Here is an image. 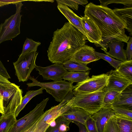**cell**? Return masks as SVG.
Listing matches in <instances>:
<instances>
[{
  "label": "cell",
  "instance_id": "40",
  "mask_svg": "<svg viewBox=\"0 0 132 132\" xmlns=\"http://www.w3.org/2000/svg\"><path fill=\"white\" fill-rule=\"evenodd\" d=\"M11 83L8 79L5 78L0 74V84L8 85L11 84Z\"/></svg>",
  "mask_w": 132,
  "mask_h": 132
},
{
  "label": "cell",
  "instance_id": "23",
  "mask_svg": "<svg viewBox=\"0 0 132 132\" xmlns=\"http://www.w3.org/2000/svg\"><path fill=\"white\" fill-rule=\"evenodd\" d=\"M114 117L118 127V132H132V119L115 113Z\"/></svg>",
  "mask_w": 132,
  "mask_h": 132
},
{
  "label": "cell",
  "instance_id": "16",
  "mask_svg": "<svg viewBox=\"0 0 132 132\" xmlns=\"http://www.w3.org/2000/svg\"><path fill=\"white\" fill-rule=\"evenodd\" d=\"M111 108H102L91 116L94 121L98 132H103L104 127L108 120L115 115Z\"/></svg>",
  "mask_w": 132,
  "mask_h": 132
},
{
  "label": "cell",
  "instance_id": "10",
  "mask_svg": "<svg viewBox=\"0 0 132 132\" xmlns=\"http://www.w3.org/2000/svg\"><path fill=\"white\" fill-rule=\"evenodd\" d=\"M109 77L107 73L93 75L91 78L75 86L73 90V95L93 93L102 90L106 85Z\"/></svg>",
  "mask_w": 132,
  "mask_h": 132
},
{
  "label": "cell",
  "instance_id": "9",
  "mask_svg": "<svg viewBox=\"0 0 132 132\" xmlns=\"http://www.w3.org/2000/svg\"><path fill=\"white\" fill-rule=\"evenodd\" d=\"M38 54L36 51L20 55L17 61L13 63L19 82L26 81L29 79L31 72L36 66L35 62Z\"/></svg>",
  "mask_w": 132,
  "mask_h": 132
},
{
  "label": "cell",
  "instance_id": "17",
  "mask_svg": "<svg viewBox=\"0 0 132 132\" xmlns=\"http://www.w3.org/2000/svg\"><path fill=\"white\" fill-rule=\"evenodd\" d=\"M124 42L114 40L109 42L108 46L109 51H104L106 55L117 60L124 62L127 60L126 50L123 49Z\"/></svg>",
  "mask_w": 132,
  "mask_h": 132
},
{
  "label": "cell",
  "instance_id": "31",
  "mask_svg": "<svg viewBox=\"0 0 132 132\" xmlns=\"http://www.w3.org/2000/svg\"><path fill=\"white\" fill-rule=\"evenodd\" d=\"M114 116L107 121L103 132H118V125Z\"/></svg>",
  "mask_w": 132,
  "mask_h": 132
},
{
  "label": "cell",
  "instance_id": "43",
  "mask_svg": "<svg viewBox=\"0 0 132 132\" xmlns=\"http://www.w3.org/2000/svg\"></svg>",
  "mask_w": 132,
  "mask_h": 132
},
{
  "label": "cell",
  "instance_id": "20",
  "mask_svg": "<svg viewBox=\"0 0 132 132\" xmlns=\"http://www.w3.org/2000/svg\"><path fill=\"white\" fill-rule=\"evenodd\" d=\"M113 12L123 22L125 29L132 35V7L116 8L113 10Z\"/></svg>",
  "mask_w": 132,
  "mask_h": 132
},
{
  "label": "cell",
  "instance_id": "7",
  "mask_svg": "<svg viewBox=\"0 0 132 132\" xmlns=\"http://www.w3.org/2000/svg\"><path fill=\"white\" fill-rule=\"evenodd\" d=\"M49 100V98L44 99L28 113L17 120L9 132H26L29 130L42 116Z\"/></svg>",
  "mask_w": 132,
  "mask_h": 132
},
{
  "label": "cell",
  "instance_id": "11",
  "mask_svg": "<svg viewBox=\"0 0 132 132\" xmlns=\"http://www.w3.org/2000/svg\"><path fill=\"white\" fill-rule=\"evenodd\" d=\"M35 68L44 80H51L54 81L62 80L68 71L62 64L59 63H54L45 67L36 65Z\"/></svg>",
  "mask_w": 132,
  "mask_h": 132
},
{
  "label": "cell",
  "instance_id": "19",
  "mask_svg": "<svg viewBox=\"0 0 132 132\" xmlns=\"http://www.w3.org/2000/svg\"><path fill=\"white\" fill-rule=\"evenodd\" d=\"M112 106L132 110V84L129 85L119 94Z\"/></svg>",
  "mask_w": 132,
  "mask_h": 132
},
{
  "label": "cell",
  "instance_id": "27",
  "mask_svg": "<svg viewBox=\"0 0 132 132\" xmlns=\"http://www.w3.org/2000/svg\"><path fill=\"white\" fill-rule=\"evenodd\" d=\"M62 64L65 69L69 71H87L91 69L87 65L79 63L71 59Z\"/></svg>",
  "mask_w": 132,
  "mask_h": 132
},
{
  "label": "cell",
  "instance_id": "14",
  "mask_svg": "<svg viewBox=\"0 0 132 132\" xmlns=\"http://www.w3.org/2000/svg\"><path fill=\"white\" fill-rule=\"evenodd\" d=\"M95 49L85 45L77 51L70 59L79 63L87 65L93 62L100 59L95 54Z\"/></svg>",
  "mask_w": 132,
  "mask_h": 132
},
{
  "label": "cell",
  "instance_id": "28",
  "mask_svg": "<svg viewBox=\"0 0 132 132\" xmlns=\"http://www.w3.org/2000/svg\"><path fill=\"white\" fill-rule=\"evenodd\" d=\"M120 93L113 90L106 92L103 98L102 108H111L112 104Z\"/></svg>",
  "mask_w": 132,
  "mask_h": 132
},
{
  "label": "cell",
  "instance_id": "8",
  "mask_svg": "<svg viewBox=\"0 0 132 132\" xmlns=\"http://www.w3.org/2000/svg\"><path fill=\"white\" fill-rule=\"evenodd\" d=\"M0 90L3 97L4 114L15 113L22 102V89L20 86L12 83L9 85L1 86Z\"/></svg>",
  "mask_w": 132,
  "mask_h": 132
},
{
  "label": "cell",
  "instance_id": "22",
  "mask_svg": "<svg viewBox=\"0 0 132 132\" xmlns=\"http://www.w3.org/2000/svg\"><path fill=\"white\" fill-rule=\"evenodd\" d=\"M16 120L14 113L2 114L0 117V132H9Z\"/></svg>",
  "mask_w": 132,
  "mask_h": 132
},
{
  "label": "cell",
  "instance_id": "34",
  "mask_svg": "<svg viewBox=\"0 0 132 132\" xmlns=\"http://www.w3.org/2000/svg\"><path fill=\"white\" fill-rule=\"evenodd\" d=\"M85 126L87 132H98L95 122L91 118V116L87 120Z\"/></svg>",
  "mask_w": 132,
  "mask_h": 132
},
{
  "label": "cell",
  "instance_id": "32",
  "mask_svg": "<svg viewBox=\"0 0 132 132\" xmlns=\"http://www.w3.org/2000/svg\"><path fill=\"white\" fill-rule=\"evenodd\" d=\"M100 5L107 7L109 4L112 3L121 4L124 5L125 7H132V0H99Z\"/></svg>",
  "mask_w": 132,
  "mask_h": 132
},
{
  "label": "cell",
  "instance_id": "3",
  "mask_svg": "<svg viewBox=\"0 0 132 132\" xmlns=\"http://www.w3.org/2000/svg\"><path fill=\"white\" fill-rule=\"evenodd\" d=\"M74 95L70 92L58 105L44 112L38 121L26 132H45L51 124L72 106Z\"/></svg>",
  "mask_w": 132,
  "mask_h": 132
},
{
  "label": "cell",
  "instance_id": "42",
  "mask_svg": "<svg viewBox=\"0 0 132 132\" xmlns=\"http://www.w3.org/2000/svg\"><path fill=\"white\" fill-rule=\"evenodd\" d=\"M73 1L79 5H85L88 3L87 0H73Z\"/></svg>",
  "mask_w": 132,
  "mask_h": 132
},
{
  "label": "cell",
  "instance_id": "41",
  "mask_svg": "<svg viewBox=\"0 0 132 132\" xmlns=\"http://www.w3.org/2000/svg\"><path fill=\"white\" fill-rule=\"evenodd\" d=\"M0 113L4 114V109L3 106V97L0 90Z\"/></svg>",
  "mask_w": 132,
  "mask_h": 132
},
{
  "label": "cell",
  "instance_id": "24",
  "mask_svg": "<svg viewBox=\"0 0 132 132\" xmlns=\"http://www.w3.org/2000/svg\"><path fill=\"white\" fill-rule=\"evenodd\" d=\"M54 126H50L45 132H67L69 130V125L71 121L64 119L61 116L55 120Z\"/></svg>",
  "mask_w": 132,
  "mask_h": 132
},
{
  "label": "cell",
  "instance_id": "30",
  "mask_svg": "<svg viewBox=\"0 0 132 132\" xmlns=\"http://www.w3.org/2000/svg\"><path fill=\"white\" fill-rule=\"evenodd\" d=\"M95 54L100 59H102L108 62L116 70L118 68L123 62L116 60L106 54L97 52H95Z\"/></svg>",
  "mask_w": 132,
  "mask_h": 132
},
{
  "label": "cell",
  "instance_id": "21",
  "mask_svg": "<svg viewBox=\"0 0 132 132\" xmlns=\"http://www.w3.org/2000/svg\"><path fill=\"white\" fill-rule=\"evenodd\" d=\"M89 71H68L63 79L71 82L81 83L90 78Z\"/></svg>",
  "mask_w": 132,
  "mask_h": 132
},
{
  "label": "cell",
  "instance_id": "18",
  "mask_svg": "<svg viewBox=\"0 0 132 132\" xmlns=\"http://www.w3.org/2000/svg\"><path fill=\"white\" fill-rule=\"evenodd\" d=\"M57 7L69 22L86 36L82 25L81 18L78 16L65 5L58 4Z\"/></svg>",
  "mask_w": 132,
  "mask_h": 132
},
{
  "label": "cell",
  "instance_id": "6",
  "mask_svg": "<svg viewBox=\"0 0 132 132\" xmlns=\"http://www.w3.org/2000/svg\"><path fill=\"white\" fill-rule=\"evenodd\" d=\"M22 1L15 3V14L6 19L0 24V44L6 41L12 40L20 33V26L22 15L20 13L23 5Z\"/></svg>",
  "mask_w": 132,
  "mask_h": 132
},
{
  "label": "cell",
  "instance_id": "15",
  "mask_svg": "<svg viewBox=\"0 0 132 132\" xmlns=\"http://www.w3.org/2000/svg\"><path fill=\"white\" fill-rule=\"evenodd\" d=\"M90 116L81 108L72 106L61 116L66 120L78 122L85 126L87 120Z\"/></svg>",
  "mask_w": 132,
  "mask_h": 132
},
{
  "label": "cell",
  "instance_id": "12",
  "mask_svg": "<svg viewBox=\"0 0 132 132\" xmlns=\"http://www.w3.org/2000/svg\"><path fill=\"white\" fill-rule=\"evenodd\" d=\"M107 73L109 77L107 85L104 88L105 92L113 90L121 93L129 85L132 84L116 69L111 70Z\"/></svg>",
  "mask_w": 132,
  "mask_h": 132
},
{
  "label": "cell",
  "instance_id": "38",
  "mask_svg": "<svg viewBox=\"0 0 132 132\" xmlns=\"http://www.w3.org/2000/svg\"><path fill=\"white\" fill-rule=\"evenodd\" d=\"M23 0H0V7L9 4H15Z\"/></svg>",
  "mask_w": 132,
  "mask_h": 132
},
{
  "label": "cell",
  "instance_id": "33",
  "mask_svg": "<svg viewBox=\"0 0 132 132\" xmlns=\"http://www.w3.org/2000/svg\"><path fill=\"white\" fill-rule=\"evenodd\" d=\"M115 113L128 117L132 119V110L119 106H112L111 107Z\"/></svg>",
  "mask_w": 132,
  "mask_h": 132
},
{
  "label": "cell",
  "instance_id": "29",
  "mask_svg": "<svg viewBox=\"0 0 132 132\" xmlns=\"http://www.w3.org/2000/svg\"><path fill=\"white\" fill-rule=\"evenodd\" d=\"M40 44L41 43L39 42H36L32 39L27 38L20 55L29 52L37 51L38 47Z\"/></svg>",
  "mask_w": 132,
  "mask_h": 132
},
{
  "label": "cell",
  "instance_id": "37",
  "mask_svg": "<svg viewBox=\"0 0 132 132\" xmlns=\"http://www.w3.org/2000/svg\"><path fill=\"white\" fill-rule=\"evenodd\" d=\"M0 74L7 79L11 78L7 71L0 60Z\"/></svg>",
  "mask_w": 132,
  "mask_h": 132
},
{
  "label": "cell",
  "instance_id": "35",
  "mask_svg": "<svg viewBox=\"0 0 132 132\" xmlns=\"http://www.w3.org/2000/svg\"><path fill=\"white\" fill-rule=\"evenodd\" d=\"M56 2L57 4L65 5L76 10H78L79 5L73 0H59L56 1Z\"/></svg>",
  "mask_w": 132,
  "mask_h": 132
},
{
  "label": "cell",
  "instance_id": "1",
  "mask_svg": "<svg viewBox=\"0 0 132 132\" xmlns=\"http://www.w3.org/2000/svg\"><path fill=\"white\" fill-rule=\"evenodd\" d=\"M84 15L98 26L102 34V40L97 47L107 51L108 44L116 40L127 43L130 36L125 33L126 26L122 21L107 6L96 5L90 2L86 5Z\"/></svg>",
  "mask_w": 132,
  "mask_h": 132
},
{
  "label": "cell",
  "instance_id": "5",
  "mask_svg": "<svg viewBox=\"0 0 132 132\" xmlns=\"http://www.w3.org/2000/svg\"><path fill=\"white\" fill-rule=\"evenodd\" d=\"M105 92L104 89L93 93L74 94L72 106L81 108L92 115L103 108Z\"/></svg>",
  "mask_w": 132,
  "mask_h": 132
},
{
  "label": "cell",
  "instance_id": "39",
  "mask_svg": "<svg viewBox=\"0 0 132 132\" xmlns=\"http://www.w3.org/2000/svg\"><path fill=\"white\" fill-rule=\"evenodd\" d=\"M72 122L78 127L79 129V132H87L85 127L84 125L78 122L73 121Z\"/></svg>",
  "mask_w": 132,
  "mask_h": 132
},
{
  "label": "cell",
  "instance_id": "36",
  "mask_svg": "<svg viewBox=\"0 0 132 132\" xmlns=\"http://www.w3.org/2000/svg\"><path fill=\"white\" fill-rule=\"evenodd\" d=\"M127 43L126 53L127 61H130L132 60V38L131 37H130Z\"/></svg>",
  "mask_w": 132,
  "mask_h": 132
},
{
  "label": "cell",
  "instance_id": "2",
  "mask_svg": "<svg viewBox=\"0 0 132 132\" xmlns=\"http://www.w3.org/2000/svg\"><path fill=\"white\" fill-rule=\"evenodd\" d=\"M86 37L69 22L55 31L47 50L49 60L62 64L85 45Z\"/></svg>",
  "mask_w": 132,
  "mask_h": 132
},
{
  "label": "cell",
  "instance_id": "4",
  "mask_svg": "<svg viewBox=\"0 0 132 132\" xmlns=\"http://www.w3.org/2000/svg\"><path fill=\"white\" fill-rule=\"evenodd\" d=\"M29 79L31 82L27 83L28 87L38 86L45 89L46 92L51 95L57 102H61L70 92L75 88L73 83L61 80L46 82H40L34 77L30 76Z\"/></svg>",
  "mask_w": 132,
  "mask_h": 132
},
{
  "label": "cell",
  "instance_id": "25",
  "mask_svg": "<svg viewBox=\"0 0 132 132\" xmlns=\"http://www.w3.org/2000/svg\"><path fill=\"white\" fill-rule=\"evenodd\" d=\"M44 89L41 88L37 90H29L27 92L25 95L22 97L21 104L15 110V113L16 117L18 116L19 113L31 99L37 95L43 93Z\"/></svg>",
  "mask_w": 132,
  "mask_h": 132
},
{
  "label": "cell",
  "instance_id": "13",
  "mask_svg": "<svg viewBox=\"0 0 132 132\" xmlns=\"http://www.w3.org/2000/svg\"><path fill=\"white\" fill-rule=\"evenodd\" d=\"M82 24L87 39L97 47L102 40V34L96 24L89 18L81 16Z\"/></svg>",
  "mask_w": 132,
  "mask_h": 132
},
{
  "label": "cell",
  "instance_id": "26",
  "mask_svg": "<svg viewBox=\"0 0 132 132\" xmlns=\"http://www.w3.org/2000/svg\"><path fill=\"white\" fill-rule=\"evenodd\" d=\"M116 70L121 75L132 83V60L123 62Z\"/></svg>",
  "mask_w": 132,
  "mask_h": 132
}]
</instances>
